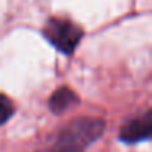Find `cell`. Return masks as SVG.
I'll list each match as a JSON object with an SVG mask.
<instances>
[{"label":"cell","instance_id":"obj_1","mask_svg":"<svg viewBox=\"0 0 152 152\" xmlns=\"http://www.w3.org/2000/svg\"><path fill=\"white\" fill-rule=\"evenodd\" d=\"M105 131V121L100 118H77L64 126L53 141L38 152H82L95 142Z\"/></svg>","mask_w":152,"mask_h":152},{"label":"cell","instance_id":"obj_2","mask_svg":"<svg viewBox=\"0 0 152 152\" xmlns=\"http://www.w3.org/2000/svg\"><path fill=\"white\" fill-rule=\"evenodd\" d=\"M43 34L57 51L64 54H72L79 46L83 31L79 25L66 18H51L48 20Z\"/></svg>","mask_w":152,"mask_h":152},{"label":"cell","instance_id":"obj_3","mask_svg":"<svg viewBox=\"0 0 152 152\" xmlns=\"http://www.w3.org/2000/svg\"><path fill=\"white\" fill-rule=\"evenodd\" d=\"M152 134V113L151 110L142 115L128 119L119 129V139L126 144H137L147 141Z\"/></svg>","mask_w":152,"mask_h":152},{"label":"cell","instance_id":"obj_4","mask_svg":"<svg viewBox=\"0 0 152 152\" xmlns=\"http://www.w3.org/2000/svg\"><path fill=\"white\" fill-rule=\"evenodd\" d=\"M79 105V96L75 92H72L67 87H61L51 95L49 98V110L56 115L69 111L70 108Z\"/></svg>","mask_w":152,"mask_h":152},{"label":"cell","instance_id":"obj_5","mask_svg":"<svg viewBox=\"0 0 152 152\" xmlns=\"http://www.w3.org/2000/svg\"><path fill=\"white\" fill-rule=\"evenodd\" d=\"M15 113V105L7 95L0 93V126L5 124Z\"/></svg>","mask_w":152,"mask_h":152}]
</instances>
